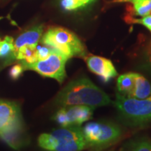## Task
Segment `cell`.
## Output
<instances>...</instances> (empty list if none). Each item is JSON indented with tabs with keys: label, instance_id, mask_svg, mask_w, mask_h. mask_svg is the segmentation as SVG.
<instances>
[{
	"label": "cell",
	"instance_id": "cell-1",
	"mask_svg": "<svg viewBox=\"0 0 151 151\" xmlns=\"http://www.w3.org/2000/svg\"><path fill=\"white\" fill-rule=\"evenodd\" d=\"M112 102L106 92L83 76L69 82L59 92L55 103L60 106L84 105L92 109L109 105Z\"/></svg>",
	"mask_w": 151,
	"mask_h": 151
},
{
	"label": "cell",
	"instance_id": "cell-2",
	"mask_svg": "<svg viewBox=\"0 0 151 151\" xmlns=\"http://www.w3.org/2000/svg\"><path fill=\"white\" fill-rule=\"evenodd\" d=\"M41 42L65 56L67 59L87 56L86 48L79 37L63 27H50L42 35Z\"/></svg>",
	"mask_w": 151,
	"mask_h": 151
},
{
	"label": "cell",
	"instance_id": "cell-3",
	"mask_svg": "<svg viewBox=\"0 0 151 151\" xmlns=\"http://www.w3.org/2000/svg\"><path fill=\"white\" fill-rule=\"evenodd\" d=\"M38 143L47 151H83L86 148L81 127H62L39 136Z\"/></svg>",
	"mask_w": 151,
	"mask_h": 151
},
{
	"label": "cell",
	"instance_id": "cell-4",
	"mask_svg": "<svg viewBox=\"0 0 151 151\" xmlns=\"http://www.w3.org/2000/svg\"><path fill=\"white\" fill-rule=\"evenodd\" d=\"M114 105L120 118L129 125L142 127L151 122V96L139 99L117 92Z\"/></svg>",
	"mask_w": 151,
	"mask_h": 151
},
{
	"label": "cell",
	"instance_id": "cell-5",
	"mask_svg": "<svg viewBox=\"0 0 151 151\" xmlns=\"http://www.w3.org/2000/svg\"><path fill=\"white\" fill-rule=\"evenodd\" d=\"M86 148L100 150L118 141L122 131L117 124L110 122H90L81 128Z\"/></svg>",
	"mask_w": 151,
	"mask_h": 151
},
{
	"label": "cell",
	"instance_id": "cell-6",
	"mask_svg": "<svg viewBox=\"0 0 151 151\" xmlns=\"http://www.w3.org/2000/svg\"><path fill=\"white\" fill-rule=\"evenodd\" d=\"M67 59L65 56L52 49V52L44 60L32 64L21 62L24 70H32L43 76L55 79L62 83L66 78L65 66Z\"/></svg>",
	"mask_w": 151,
	"mask_h": 151
},
{
	"label": "cell",
	"instance_id": "cell-7",
	"mask_svg": "<svg viewBox=\"0 0 151 151\" xmlns=\"http://www.w3.org/2000/svg\"><path fill=\"white\" fill-rule=\"evenodd\" d=\"M94 109L88 106L73 105L61 107L53 116V120L62 127H80L91 119Z\"/></svg>",
	"mask_w": 151,
	"mask_h": 151
},
{
	"label": "cell",
	"instance_id": "cell-8",
	"mask_svg": "<svg viewBox=\"0 0 151 151\" xmlns=\"http://www.w3.org/2000/svg\"><path fill=\"white\" fill-rule=\"evenodd\" d=\"M85 60L89 70L106 83L118 76L113 62L107 58L97 55H88L85 57Z\"/></svg>",
	"mask_w": 151,
	"mask_h": 151
},
{
	"label": "cell",
	"instance_id": "cell-9",
	"mask_svg": "<svg viewBox=\"0 0 151 151\" xmlns=\"http://www.w3.org/2000/svg\"><path fill=\"white\" fill-rule=\"evenodd\" d=\"M20 119V108L16 103L0 100V133Z\"/></svg>",
	"mask_w": 151,
	"mask_h": 151
},
{
	"label": "cell",
	"instance_id": "cell-10",
	"mask_svg": "<svg viewBox=\"0 0 151 151\" xmlns=\"http://www.w3.org/2000/svg\"><path fill=\"white\" fill-rule=\"evenodd\" d=\"M0 137L14 149L17 150L22 148L26 142L22 119L14 122L4 131L0 133Z\"/></svg>",
	"mask_w": 151,
	"mask_h": 151
},
{
	"label": "cell",
	"instance_id": "cell-11",
	"mask_svg": "<svg viewBox=\"0 0 151 151\" xmlns=\"http://www.w3.org/2000/svg\"><path fill=\"white\" fill-rule=\"evenodd\" d=\"M42 25L35 26L20 35L14 41V55L22 47L25 46H37L43 35ZM15 60V59H14Z\"/></svg>",
	"mask_w": 151,
	"mask_h": 151
},
{
	"label": "cell",
	"instance_id": "cell-12",
	"mask_svg": "<svg viewBox=\"0 0 151 151\" xmlns=\"http://www.w3.org/2000/svg\"><path fill=\"white\" fill-rule=\"evenodd\" d=\"M151 96V84L139 73H134V86L130 97L139 99H147Z\"/></svg>",
	"mask_w": 151,
	"mask_h": 151
},
{
	"label": "cell",
	"instance_id": "cell-13",
	"mask_svg": "<svg viewBox=\"0 0 151 151\" xmlns=\"http://www.w3.org/2000/svg\"><path fill=\"white\" fill-rule=\"evenodd\" d=\"M117 92L130 97L134 86V73L129 72L120 75L117 80Z\"/></svg>",
	"mask_w": 151,
	"mask_h": 151
},
{
	"label": "cell",
	"instance_id": "cell-14",
	"mask_svg": "<svg viewBox=\"0 0 151 151\" xmlns=\"http://www.w3.org/2000/svg\"><path fill=\"white\" fill-rule=\"evenodd\" d=\"M114 3H130L136 16L143 17L151 14V0H113Z\"/></svg>",
	"mask_w": 151,
	"mask_h": 151
},
{
	"label": "cell",
	"instance_id": "cell-15",
	"mask_svg": "<svg viewBox=\"0 0 151 151\" xmlns=\"http://www.w3.org/2000/svg\"><path fill=\"white\" fill-rule=\"evenodd\" d=\"M38 46V45H37ZM37 46H25L20 48L14 55V59L26 64H32L37 61Z\"/></svg>",
	"mask_w": 151,
	"mask_h": 151
},
{
	"label": "cell",
	"instance_id": "cell-16",
	"mask_svg": "<svg viewBox=\"0 0 151 151\" xmlns=\"http://www.w3.org/2000/svg\"><path fill=\"white\" fill-rule=\"evenodd\" d=\"M14 40L11 37L0 39V58L11 62L14 60Z\"/></svg>",
	"mask_w": 151,
	"mask_h": 151
},
{
	"label": "cell",
	"instance_id": "cell-17",
	"mask_svg": "<svg viewBox=\"0 0 151 151\" xmlns=\"http://www.w3.org/2000/svg\"><path fill=\"white\" fill-rule=\"evenodd\" d=\"M124 151H151V139L143 137L133 139L127 143Z\"/></svg>",
	"mask_w": 151,
	"mask_h": 151
},
{
	"label": "cell",
	"instance_id": "cell-18",
	"mask_svg": "<svg viewBox=\"0 0 151 151\" xmlns=\"http://www.w3.org/2000/svg\"><path fill=\"white\" fill-rule=\"evenodd\" d=\"M97 0H61V6L65 11H73L86 8Z\"/></svg>",
	"mask_w": 151,
	"mask_h": 151
},
{
	"label": "cell",
	"instance_id": "cell-19",
	"mask_svg": "<svg viewBox=\"0 0 151 151\" xmlns=\"http://www.w3.org/2000/svg\"><path fill=\"white\" fill-rule=\"evenodd\" d=\"M52 52V49L50 47L45 46H37V60H44L50 55ZM37 60V61H38Z\"/></svg>",
	"mask_w": 151,
	"mask_h": 151
},
{
	"label": "cell",
	"instance_id": "cell-20",
	"mask_svg": "<svg viewBox=\"0 0 151 151\" xmlns=\"http://www.w3.org/2000/svg\"><path fill=\"white\" fill-rule=\"evenodd\" d=\"M24 71V69L22 64H17L14 67H11L10 71H9V75L13 80H17L22 74Z\"/></svg>",
	"mask_w": 151,
	"mask_h": 151
},
{
	"label": "cell",
	"instance_id": "cell-21",
	"mask_svg": "<svg viewBox=\"0 0 151 151\" xmlns=\"http://www.w3.org/2000/svg\"><path fill=\"white\" fill-rule=\"evenodd\" d=\"M132 22L136 24H139L144 26L151 33V14L147 15V16L141 17L140 18L133 19Z\"/></svg>",
	"mask_w": 151,
	"mask_h": 151
},
{
	"label": "cell",
	"instance_id": "cell-22",
	"mask_svg": "<svg viewBox=\"0 0 151 151\" xmlns=\"http://www.w3.org/2000/svg\"><path fill=\"white\" fill-rule=\"evenodd\" d=\"M150 60H151V49H150Z\"/></svg>",
	"mask_w": 151,
	"mask_h": 151
},
{
	"label": "cell",
	"instance_id": "cell-23",
	"mask_svg": "<svg viewBox=\"0 0 151 151\" xmlns=\"http://www.w3.org/2000/svg\"><path fill=\"white\" fill-rule=\"evenodd\" d=\"M109 151H113V150H109Z\"/></svg>",
	"mask_w": 151,
	"mask_h": 151
}]
</instances>
